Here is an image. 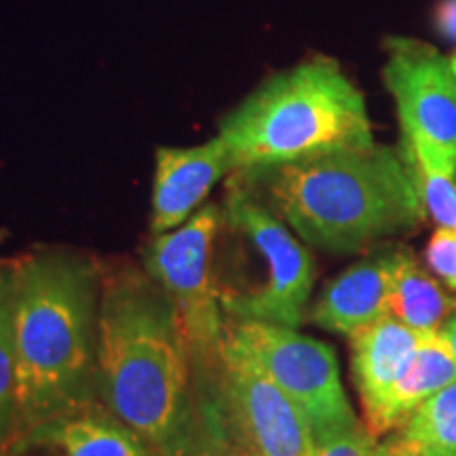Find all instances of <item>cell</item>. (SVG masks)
Listing matches in <instances>:
<instances>
[{"label": "cell", "mask_w": 456, "mask_h": 456, "mask_svg": "<svg viewBox=\"0 0 456 456\" xmlns=\"http://www.w3.org/2000/svg\"><path fill=\"white\" fill-rule=\"evenodd\" d=\"M436 28L446 41L456 45V0H440L437 3Z\"/></svg>", "instance_id": "obj_21"}, {"label": "cell", "mask_w": 456, "mask_h": 456, "mask_svg": "<svg viewBox=\"0 0 456 456\" xmlns=\"http://www.w3.org/2000/svg\"><path fill=\"white\" fill-rule=\"evenodd\" d=\"M226 336L302 410L313 437L359 423L342 387L338 359L326 342L258 322H226Z\"/></svg>", "instance_id": "obj_7"}, {"label": "cell", "mask_w": 456, "mask_h": 456, "mask_svg": "<svg viewBox=\"0 0 456 456\" xmlns=\"http://www.w3.org/2000/svg\"><path fill=\"white\" fill-rule=\"evenodd\" d=\"M425 334L429 332H416L399 323L395 317L387 315L351 336L353 380L362 402L366 427L372 436L393 387L397 385L399 376L403 374Z\"/></svg>", "instance_id": "obj_11"}, {"label": "cell", "mask_w": 456, "mask_h": 456, "mask_svg": "<svg viewBox=\"0 0 456 456\" xmlns=\"http://www.w3.org/2000/svg\"><path fill=\"white\" fill-rule=\"evenodd\" d=\"M372 456H416V454L408 448V444L402 440V436H395L385 442H379V446L374 448Z\"/></svg>", "instance_id": "obj_22"}, {"label": "cell", "mask_w": 456, "mask_h": 456, "mask_svg": "<svg viewBox=\"0 0 456 456\" xmlns=\"http://www.w3.org/2000/svg\"><path fill=\"white\" fill-rule=\"evenodd\" d=\"M376 446L379 437H374L366 425L355 423L313 437V456H372Z\"/></svg>", "instance_id": "obj_19"}, {"label": "cell", "mask_w": 456, "mask_h": 456, "mask_svg": "<svg viewBox=\"0 0 456 456\" xmlns=\"http://www.w3.org/2000/svg\"><path fill=\"white\" fill-rule=\"evenodd\" d=\"M98 389L157 456H232L222 368L203 362L163 288L142 269L102 265Z\"/></svg>", "instance_id": "obj_1"}, {"label": "cell", "mask_w": 456, "mask_h": 456, "mask_svg": "<svg viewBox=\"0 0 456 456\" xmlns=\"http://www.w3.org/2000/svg\"><path fill=\"white\" fill-rule=\"evenodd\" d=\"M220 212L214 283L224 317L298 328L315 281L306 245L232 175Z\"/></svg>", "instance_id": "obj_5"}, {"label": "cell", "mask_w": 456, "mask_h": 456, "mask_svg": "<svg viewBox=\"0 0 456 456\" xmlns=\"http://www.w3.org/2000/svg\"><path fill=\"white\" fill-rule=\"evenodd\" d=\"M403 161L419 191L423 208L444 228H456V163L429 148L403 142Z\"/></svg>", "instance_id": "obj_17"}, {"label": "cell", "mask_w": 456, "mask_h": 456, "mask_svg": "<svg viewBox=\"0 0 456 456\" xmlns=\"http://www.w3.org/2000/svg\"><path fill=\"white\" fill-rule=\"evenodd\" d=\"M425 258L429 269L456 289V228H437L427 243Z\"/></svg>", "instance_id": "obj_20"}, {"label": "cell", "mask_w": 456, "mask_h": 456, "mask_svg": "<svg viewBox=\"0 0 456 456\" xmlns=\"http://www.w3.org/2000/svg\"><path fill=\"white\" fill-rule=\"evenodd\" d=\"M450 66H452V70H454V77H456V53L450 57Z\"/></svg>", "instance_id": "obj_25"}, {"label": "cell", "mask_w": 456, "mask_h": 456, "mask_svg": "<svg viewBox=\"0 0 456 456\" xmlns=\"http://www.w3.org/2000/svg\"><path fill=\"white\" fill-rule=\"evenodd\" d=\"M232 174L235 163L218 135L195 146L157 148L151 235H163L184 224L203 208L214 186Z\"/></svg>", "instance_id": "obj_10"}, {"label": "cell", "mask_w": 456, "mask_h": 456, "mask_svg": "<svg viewBox=\"0 0 456 456\" xmlns=\"http://www.w3.org/2000/svg\"><path fill=\"white\" fill-rule=\"evenodd\" d=\"M452 380H456V359L448 340L444 338V332L440 330V332L425 334L403 374L399 376L397 385L393 387L389 402L374 429V437L402 429L425 399Z\"/></svg>", "instance_id": "obj_14"}, {"label": "cell", "mask_w": 456, "mask_h": 456, "mask_svg": "<svg viewBox=\"0 0 456 456\" xmlns=\"http://www.w3.org/2000/svg\"><path fill=\"white\" fill-rule=\"evenodd\" d=\"M393 256L395 249H379L332 279L313 306V323L351 338L389 315Z\"/></svg>", "instance_id": "obj_12"}, {"label": "cell", "mask_w": 456, "mask_h": 456, "mask_svg": "<svg viewBox=\"0 0 456 456\" xmlns=\"http://www.w3.org/2000/svg\"><path fill=\"white\" fill-rule=\"evenodd\" d=\"M220 220V203H205L182 226L163 235H151L140 252L142 269L169 296L192 346L214 368H222L226 338V317L214 283Z\"/></svg>", "instance_id": "obj_6"}, {"label": "cell", "mask_w": 456, "mask_h": 456, "mask_svg": "<svg viewBox=\"0 0 456 456\" xmlns=\"http://www.w3.org/2000/svg\"><path fill=\"white\" fill-rule=\"evenodd\" d=\"M383 78L403 142L456 163V77L450 60L414 38H389Z\"/></svg>", "instance_id": "obj_9"}, {"label": "cell", "mask_w": 456, "mask_h": 456, "mask_svg": "<svg viewBox=\"0 0 456 456\" xmlns=\"http://www.w3.org/2000/svg\"><path fill=\"white\" fill-rule=\"evenodd\" d=\"M216 135L231 152L235 174L374 144L362 91L328 57L271 77L220 118Z\"/></svg>", "instance_id": "obj_4"}, {"label": "cell", "mask_w": 456, "mask_h": 456, "mask_svg": "<svg viewBox=\"0 0 456 456\" xmlns=\"http://www.w3.org/2000/svg\"><path fill=\"white\" fill-rule=\"evenodd\" d=\"M15 408V346L11 260H0V456H9Z\"/></svg>", "instance_id": "obj_18"}, {"label": "cell", "mask_w": 456, "mask_h": 456, "mask_svg": "<svg viewBox=\"0 0 456 456\" xmlns=\"http://www.w3.org/2000/svg\"><path fill=\"white\" fill-rule=\"evenodd\" d=\"M442 332H444V338L448 340L450 349H452V353H454V359H456V313H454L452 317L448 319L446 326L442 328Z\"/></svg>", "instance_id": "obj_23"}, {"label": "cell", "mask_w": 456, "mask_h": 456, "mask_svg": "<svg viewBox=\"0 0 456 456\" xmlns=\"http://www.w3.org/2000/svg\"><path fill=\"white\" fill-rule=\"evenodd\" d=\"M30 448H51L60 456H157L117 416L94 403L34 429L13 456Z\"/></svg>", "instance_id": "obj_13"}, {"label": "cell", "mask_w": 456, "mask_h": 456, "mask_svg": "<svg viewBox=\"0 0 456 456\" xmlns=\"http://www.w3.org/2000/svg\"><path fill=\"white\" fill-rule=\"evenodd\" d=\"M222 393L243 456H313L306 416L231 336L222 346Z\"/></svg>", "instance_id": "obj_8"}, {"label": "cell", "mask_w": 456, "mask_h": 456, "mask_svg": "<svg viewBox=\"0 0 456 456\" xmlns=\"http://www.w3.org/2000/svg\"><path fill=\"white\" fill-rule=\"evenodd\" d=\"M232 178L302 243L338 256L408 231L425 209L403 157L379 144L237 171Z\"/></svg>", "instance_id": "obj_3"}, {"label": "cell", "mask_w": 456, "mask_h": 456, "mask_svg": "<svg viewBox=\"0 0 456 456\" xmlns=\"http://www.w3.org/2000/svg\"><path fill=\"white\" fill-rule=\"evenodd\" d=\"M15 408L9 456L38 427L94 403L102 265L70 248L11 258Z\"/></svg>", "instance_id": "obj_2"}, {"label": "cell", "mask_w": 456, "mask_h": 456, "mask_svg": "<svg viewBox=\"0 0 456 456\" xmlns=\"http://www.w3.org/2000/svg\"><path fill=\"white\" fill-rule=\"evenodd\" d=\"M399 436L416 456H456V380L425 399Z\"/></svg>", "instance_id": "obj_16"}, {"label": "cell", "mask_w": 456, "mask_h": 456, "mask_svg": "<svg viewBox=\"0 0 456 456\" xmlns=\"http://www.w3.org/2000/svg\"><path fill=\"white\" fill-rule=\"evenodd\" d=\"M7 237H9V231H7V228H0V245L4 243V239H7Z\"/></svg>", "instance_id": "obj_24"}, {"label": "cell", "mask_w": 456, "mask_h": 456, "mask_svg": "<svg viewBox=\"0 0 456 456\" xmlns=\"http://www.w3.org/2000/svg\"><path fill=\"white\" fill-rule=\"evenodd\" d=\"M456 313V300L431 277L408 249L393 256L389 315L416 332H440L444 322Z\"/></svg>", "instance_id": "obj_15"}]
</instances>
